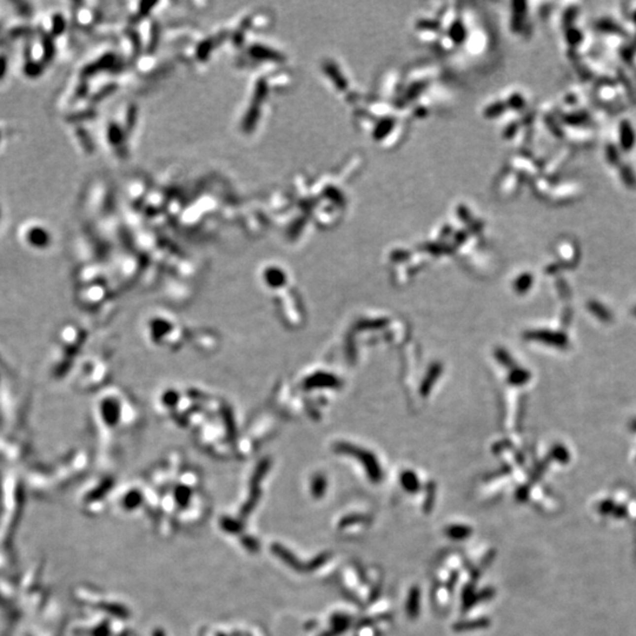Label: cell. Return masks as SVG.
Returning <instances> with one entry per match:
<instances>
[{
    "label": "cell",
    "instance_id": "cell-7",
    "mask_svg": "<svg viewBox=\"0 0 636 636\" xmlns=\"http://www.w3.org/2000/svg\"><path fill=\"white\" fill-rule=\"evenodd\" d=\"M364 521H366V517H364V516H360V515H354V516L345 517L344 520H342V522L339 523V527L342 528V527L350 526V524H354V523H357V522H364Z\"/></svg>",
    "mask_w": 636,
    "mask_h": 636
},
{
    "label": "cell",
    "instance_id": "cell-3",
    "mask_svg": "<svg viewBox=\"0 0 636 636\" xmlns=\"http://www.w3.org/2000/svg\"><path fill=\"white\" fill-rule=\"evenodd\" d=\"M471 533L472 530L468 526H450L449 528H447V530H445V534H447L449 537L453 539H457V541L468 538L469 536L471 535Z\"/></svg>",
    "mask_w": 636,
    "mask_h": 636
},
{
    "label": "cell",
    "instance_id": "cell-5",
    "mask_svg": "<svg viewBox=\"0 0 636 636\" xmlns=\"http://www.w3.org/2000/svg\"><path fill=\"white\" fill-rule=\"evenodd\" d=\"M620 173H621V178H622V180L625 182L626 185L631 186V188H633V186H635L636 179H635V176H634V173H633V171H632L631 167H623L622 168H621Z\"/></svg>",
    "mask_w": 636,
    "mask_h": 636
},
{
    "label": "cell",
    "instance_id": "cell-6",
    "mask_svg": "<svg viewBox=\"0 0 636 636\" xmlns=\"http://www.w3.org/2000/svg\"><path fill=\"white\" fill-rule=\"evenodd\" d=\"M605 153H607L608 162L611 163V164H616V163H619L620 155H619V151H617V149L614 145H608L607 152Z\"/></svg>",
    "mask_w": 636,
    "mask_h": 636
},
{
    "label": "cell",
    "instance_id": "cell-4",
    "mask_svg": "<svg viewBox=\"0 0 636 636\" xmlns=\"http://www.w3.org/2000/svg\"><path fill=\"white\" fill-rule=\"evenodd\" d=\"M488 626H489V621L485 619H481V620L468 621V622H461L455 626V629L458 632H464V631H469V629L485 628V627Z\"/></svg>",
    "mask_w": 636,
    "mask_h": 636
},
{
    "label": "cell",
    "instance_id": "cell-1",
    "mask_svg": "<svg viewBox=\"0 0 636 636\" xmlns=\"http://www.w3.org/2000/svg\"><path fill=\"white\" fill-rule=\"evenodd\" d=\"M620 145L626 152H629L635 145V132L628 120H622L620 124Z\"/></svg>",
    "mask_w": 636,
    "mask_h": 636
},
{
    "label": "cell",
    "instance_id": "cell-8",
    "mask_svg": "<svg viewBox=\"0 0 636 636\" xmlns=\"http://www.w3.org/2000/svg\"><path fill=\"white\" fill-rule=\"evenodd\" d=\"M567 37H568L569 43L576 44L578 40H581V33L578 31H575V30H570L568 34H567Z\"/></svg>",
    "mask_w": 636,
    "mask_h": 636
},
{
    "label": "cell",
    "instance_id": "cell-2",
    "mask_svg": "<svg viewBox=\"0 0 636 636\" xmlns=\"http://www.w3.org/2000/svg\"><path fill=\"white\" fill-rule=\"evenodd\" d=\"M418 609H420V590H418V588L414 587L409 593L406 613H408L409 617L415 619L418 615Z\"/></svg>",
    "mask_w": 636,
    "mask_h": 636
}]
</instances>
